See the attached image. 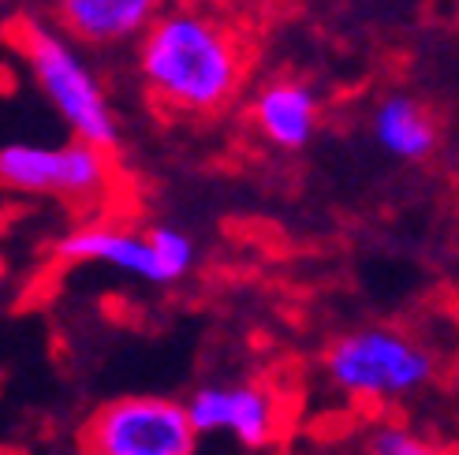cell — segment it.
<instances>
[{"label": "cell", "instance_id": "3", "mask_svg": "<svg viewBox=\"0 0 459 455\" xmlns=\"http://www.w3.org/2000/svg\"><path fill=\"white\" fill-rule=\"evenodd\" d=\"M321 373L333 392L355 403H396L437 377V358L400 329L362 325L333 339Z\"/></svg>", "mask_w": 459, "mask_h": 455}, {"label": "cell", "instance_id": "1", "mask_svg": "<svg viewBox=\"0 0 459 455\" xmlns=\"http://www.w3.org/2000/svg\"><path fill=\"white\" fill-rule=\"evenodd\" d=\"M134 67L157 108L172 116H213L239 94L247 60L221 15L172 4L134 41Z\"/></svg>", "mask_w": 459, "mask_h": 455}, {"label": "cell", "instance_id": "11", "mask_svg": "<svg viewBox=\"0 0 459 455\" xmlns=\"http://www.w3.org/2000/svg\"><path fill=\"white\" fill-rule=\"evenodd\" d=\"M146 232H150V239L157 246V258H160V265H165L169 284L187 277V272L195 269V258H198L195 239L176 224H153V228H146Z\"/></svg>", "mask_w": 459, "mask_h": 455}, {"label": "cell", "instance_id": "10", "mask_svg": "<svg viewBox=\"0 0 459 455\" xmlns=\"http://www.w3.org/2000/svg\"><path fill=\"white\" fill-rule=\"evenodd\" d=\"M370 134L381 153L403 165L426 161V157L437 153V142H441V127L433 120V112L415 94H403V90H393V94H385L374 105Z\"/></svg>", "mask_w": 459, "mask_h": 455}, {"label": "cell", "instance_id": "9", "mask_svg": "<svg viewBox=\"0 0 459 455\" xmlns=\"http://www.w3.org/2000/svg\"><path fill=\"white\" fill-rule=\"evenodd\" d=\"M317 120H321L317 94L303 79H288V75L269 79L250 98V124L277 150H288V153L307 150L317 134Z\"/></svg>", "mask_w": 459, "mask_h": 455}, {"label": "cell", "instance_id": "12", "mask_svg": "<svg viewBox=\"0 0 459 455\" xmlns=\"http://www.w3.org/2000/svg\"><path fill=\"white\" fill-rule=\"evenodd\" d=\"M366 455H448L437 444H429L403 422H377L366 437Z\"/></svg>", "mask_w": 459, "mask_h": 455}, {"label": "cell", "instance_id": "5", "mask_svg": "<svg viewBox=\"0 0 459 455\" xmlns=\"http://www.w3.org/2000/svg\"><path fill=\"white\" fill-rule=\"evenodd\" d=\"M198 429L187 403L172 396H117L86 415L75 437L79 455H195Z\"/></svg>", "mask_w": 459, "mask_h": 455}, {"label": "cell", "instance_id": "4", "mask_svg": "<svg viewBox=\"0 0 459 455\" xmlns=\"http://www.w3.org/2000/svg\"><path fill=\"white\" fill-rule=\"evenodd\" d=\"M112 150L86 139L67 142H4L0 146V184L12 194L56 198L67 206H101L117 187Z\"/></svg>", "mask_w": 459, "mask_h": 455}, {"label": "cell", "instance_id": "6", "mask_svg": "<svg viewBox=\"0 0 459 455\" xmlns=\"http://www.w3.org/2000/svg\"><path fill=\"white\" fill-rule=\"evenodd\" d=\"M183 403H187V415L202 437L228 434L236 444L262 451L284 434L281 396L262 381L202 384Z\"/></svg>", "mask_w": 459, "mask_h": 455}, {"label": "cell", "instance_id": "8", "mask_svg": "<svg viewBox=\"0 0 459 455\" xmlns=\"http://www.w3.org/2000/svg\"><path fill=\"white\" fill-rule=\"evenodd\" d=\"M165 12V0H53V22L82 49H117L139 41Z\"/></svg>", "mask_w": 459, "mask_h": 455}, {"label": "cell", "instance_id": "2", "mask_svg": "<svg viewBox=\"0 0 459 455\" xmlns=\"http://www.w3.org/2000/svg\"><path fill=\"white\" fill-rule=\"evenodd\" d=\"M12 41L30 82L49 101L60 124L75 139L117 150L120 120L112 112V101L98 72L82 56V45L72 34H64L53 19H41V15H19L12 27Z\"/></svg>", "mask_w": 459, "mask_h": 455}, {"label": "cell", "instance_id": "7", "mask_svg": "<svg viewBox=\"0 0 459 455\" xmlns=\"http://www.w3.org/2000/svg\"><path fill=\"white\" fill-rule=\"evenodd\" d=\"M53 262L60 265H105L124 277L153 288H169L165 265L157 258L150 232H134L120 224H79L53 243Z\"/></svg>", "mask_w": 459, "mask_h": 455}]
</instances>
